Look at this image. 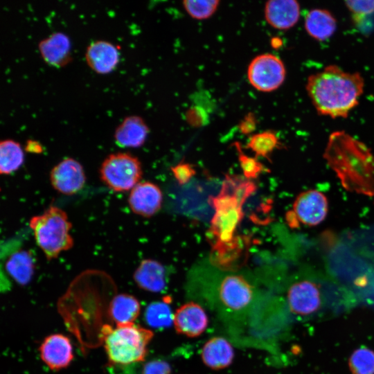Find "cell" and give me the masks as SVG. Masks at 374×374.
Returning a JSON list of instances; mask_svg holds the SVG:
<instances>
[{
  "instance_id": "24",
  "label": "cell",
  "mask_w": 374,
  "mask_h": 374,
  "mask_svg": "<svg viewBox=\"0 0 374 374\" xmlns=\"http://www.w3.org/2000/svg\"><path fill=\"white\" fill-rule=\"evenodd\" d=\"M141 305L138 299L129 294H118L112 300L109 313L116 324L134 322L139 317Z\"/></svg>"
},
{
  "instance_id": "25",
  "label": "cell",
  "mask_w": 374,
  "mask_h": 374,
  "mask_svg": "<svg viewBox=\"0 0 374 374\" xmlns=\"http://www.w3.org/2000/svg\"><path fill=\"white\" fill-rule=\"evenodd\" d=\"M24 153L20 143L12 139L0 142V173L9 175L17 171L24 163Z\"/></svg>"
},
{
  "instance_id": "13",
  "label": "cell",
  "mask_w": 374,
  "mask_h": 374,
  "mask_svg": "<svg viewBox=\"0 0 374 374\" xmlns=\"http://www.w3.org/2000/svg\"><path fill=\"white\" fill-rule=\"evenodd\" d=\"M172 324L178 334L193 338L205 332L208 327V318L200 305L190 301L176 310Z\"/></svg>"
},
{
  "instance_id": "9",
  "label": "cell",
  "mask_w": 374,
  "mask_h": 374,
  "mask_svg": "<svg viewBox=\"0 0 374 374\" xmlns=\"http://www.w3.org/2000/svg\"><path fill=\"white\" fill-rule=\"evenodd\" d=\"M326 299L319 285L309 280L292 284L287 292L290 310L299 316H312L323 308Z\"/></svg>"
},
{
  "instance_id": "3",
  "label": "cell",
  "mask_w": 374,
  "mask_h": 374,
  "mask_svg": "<svg viewBox=\"0 0 374 374\" xmlns=\"http://www.w3.org/2000/svg\"><path fill=\"white\" fill-rule=\"evenodd\" d=\"M256 190L251 180L237 175H226L220 193L211 196L215 213L208 231L212 243H226L233 240L235 231L244 217L243 206Z\"/></svg>"
},
{
  "instance_id": "33",
  "label": "cell",
  "mask_w": 374,
  "mask_h": 374,
  "mask_svg": "<svg viewBox=\"0 0 374 374\" xmlns=\"http://www.w3.org/2000/svg\"><path fill=\"white\" fill-rule=\"evenodd\" d=\"M142 374H171V367L166 361L152 360L145 365Z\"/></svg>"
},
{
  "instance_id": "11",
  "label": "cell",
  "mask_w": 374,
  "mask_h": 374,
  "mask_svg": "<svg viewBox=\"0 0 374 374\" xmlns=\"http://www.w3.org/2000/svg\"><path fill=\"white\" fill-rule=\"evenodd\" d=\"M253 288L242 275L226 276L218 287V296L228 309L240 311L247 308L253 298Z\"/></svg>"
},
{
  "instance_id": "22",
  "label": "cell",
  "mask_w": 374,
  "mask_h": 374,
  "mask_svg": "<svg viewBox=\"0 0 374 374\" xmlns=\"http://www.w3.org/2000/svg\"><path fill=\"white\" fill-rule=\"evenodd\" d=\"M305 29L308 34L318 41L329 39L337 29L335 17L327 10L315 8L305 17Z\"/></svg>"
},
{
  "instance_id": "6",
  "label": "cell",
  "mask_w": 374,
  "mask_h": 374,
  "mask_svg": "<svg viewBox=\"0 0 374 374\" xmlns=\"http://www.w3.org/2000/svg\"><path fill=\"white\" fill-rule=\"evenodd\" d=\"M99 175L101 181L114 192L130 191L141 182L142 165L136 157L129 152L112 153L102 162Z\"/></svg>"
},
{
  "instance_id": "12",
  "label": "cell",
  "mask_w": 374,
  "mask_h": 374,
  "mask_svg": "<svg viewBox=\"0 0 374 374\" xmlns=\"http://www.w3.org/2000/svg\"><path fill=\"white\" fill-rule=\"evenodd\" d=\"M163 193L160 187L151 181L139 182L130 191L127 198L129 207L132 213L149 218L156 215L161 208Z\"/></svg>"
},
{
  "instance_id": "7",
  "label": "cell",
  "mask_w": 374,
  "mask_h": 374,
  "mask_svg": "<svg viewBox=\"0 0 374 374\" xmlns=\"http://www.w3.org/2000/svg\"><path fill=\"white\" fill-rule=\"evenodd\" d=\"M286 69L283 61L271 53L255 57L247 69V78L253 88L262 92H271L284 82Z\"/></svg>"
},
{
  "instance_id": "8",
  "label": "cell",
  "mask_w": 374,
  "mask_h": 374,
  "mask_svg": "<svg viewBox=\"0 0 374 374\" xmlns=\"http://www.w3.org/2000/svg\"><path fill=\"white\" fill-rule=\"evenodd\" d=\"M328 203L326 195L317 190L301 193L295 199L293 210L287 218L307 226H316L323 222L328 213Z\"/></svg>"
},
{
  "instance_id": "32",
  "label": "cell",
  "mask_w": 374,
  "mask_h": 374,
  "mask_svg": "<svg viewBox=\"0 0 374 374\" xmlns=\"http://www.w3.org/2000/svg\"><path fill=\"white\" fill-rule=\"evenodd\" d=\"M171 171L179 185L187 184L197 172L193 164L184 161L172 166Z\"/></svg>"
},
{
  "instance_id": "18",
  "label": "cell",
  "mask_w": 374,
  "mask_h": 374,
  "mask_svg": "<svg viewBox=\"0 0 374 374\" xmlns=\"http://www.w3.org/2000/svg\"><path fill=\"white\" fill-rule=\"evenodd\" d=\"M247 238L236 235L226 243H212L211 260L212 264L223 270H232L240 265L244 257Z\"/></svg>"
},
{
  "instance_id": "27",
  "label": "cell",
  "mask_w": 374,
  "mask_h": 374,
  "mask_svg": "<svg viewBox=\"0 0 374 374\" xmlns=\"http://www.w3.org/2000/svg\"><path fill=\"white\" fill-rule=\"evenodd\" d=\"M173 316L174 313L166 300L149 304L144 314L147 324L155 328L170 327L173 323Z\"/></svg>"
},
{
  "instance_id": "35",
  "label": "cell",
  "mask_w": 374,
  "mask_h": 374,
  "mask_svg": "<svg viewBox=\"0 0 374 374\" xmlns=\"http://www.w3.org/2000/svg\"><path fill=\"white\" fill-rule=\"evenodd\" d=\"M186 118L189 123L197 126L204 123L206 116L205 113L200 108L194 107L189 109L186 114Z\"/></svg>"
},
{
  "instance_id": "5",
  "label": "cell",
  "mask_w": 374,
  "mask_h": 374,
  "mask_svg": "<svg viewBox=\"0 0 374 374\" xmlns=\"http://www.w3.org/2000/svg\"><path fill=\"white\" fill-rule=\"evenodd\" d=\"M29 226L48 260L57 258L73 247V238L70 234L72 224L67 213L56 206H50L42 213L33 216Z\"/></svg>"
},
{
  "instance_id": "37",
  "label": "cell",
  "mask_w": 374,
  "mask_h": 374,
  "mask_svg": "<svg viewBox=\"0 0 374 374\" xmlns=\"http://www.w3.org/2000/svg\"><path fill=\"white\" fill-rule=\"evenodd\" d=\"M271 46L274 48H279L282 46V40L279 37H272L271 39Z\"/></svg>"
},
{
  "instance_id": "15",
  "label": "cell",
  "mask_w": 374,
  "mask_h": 374,
  "mask_svg": "<svg viewBox=\"0 0 374 374\" xmlns=\"http://www.w3.org/2000/svg\"><path fill=\"white\" fill-rule=\"evenodd\" d=\"M85 60L88 66L96 73H110L119 61L118 47L107 40L93 41L86 48Z\"/></svg>"
},
{
  "instance_id": "31",
  "label": "cell",
  "mask_w": 374,
  "mask_h": 374,
  "mask_svg": "<svg viewBox=\"0 0 374 374\" xmlns=\"http://www.w3.org/2000/svg\"><path fill=\"white\" fill-rule=\"evenodd\" d=\"M345 4L356 23L374 12V1H346Z\"/></svg>"
},
{
  "instance_id": "14",
  "label": "cell",
  "mask_w": 374,
  "mask_h": 374,
  "mask_svg": "<svg viewBox=\"0 0 374 374\" xmlns=\"http://www.w3.org/2000/svg\"><path fill=\"white\" fill-rule=\"evenodd\" d=\"M39 350L42 361L53 371L66 368L73 359L71 341L62 334H52L45 337Z\"/></svg>"
},
{
  "instance_id": "17",
  "label": "cell",
  "mask_w": 374,
  "mask_h": 374,
  "mask_svg": "<svg viewBox=\"0 0 374 374\" xmlns=\"http://www.w3.org/2000/svg\"><path fill=\"white\" fill-rule=\"evenodd\" d=\"M300 5L295 0H271L265 6L267 22L278 30H288L299 21Z\"/></svg>"
},
{
  "instance_id": "10",
  "label": "cell",
  "mask_w": 374,
  "mask_h": 374,
  "mask_svg": "<svg viewBox=\"0 0 374 374\" xmlns=\"http://www.w3.org/2000/svg\"><path fill=\"white\" fill-rule=\"evenodd\" d=\"M86 175L82 165L73 158L66 157L51 170L49 179L52 187L65 195L80 192L86 183Z\"/></svg>"
},
{
  "instance_id": "16",
  "label": "cell",
  "mask_w": 374,
  "mask_h": 374,
  "mask_svg": "<svg viewBox=\"0 0 374 374\" xmlns=\"http://www.w3.org/2000/svg\"><path fill=\"white\" fill-rule=\"evenodd\" d=\"M38 48L44 61L51 66L62 67L71 61L70 39L64 33H52L39 42Z\"/></svg>"
},
{
  "instance_id": "28",
  "label": "cell",
  "mask_w": 374,
  "mask_h": 374,
  "mask_svg": "<svg viewBox=\"0 0 374 374\" xmlns=\"http://www.w3.org/2000/svg\"><path fill=\"white\" fill-rule=\"evenodd\" d=\"M353 374H374V351L362 346L353 351L349 358Z\"/></svg>"
},
{
  "instance_id": "20",
  "label": "cell",
  "mask_w": 374,
  "mask_h": 374,
  "mask_svg": "<svg viewBox=\"0 0 374 374\" xmlns=\"http://www.w3.org/2000/svg\"><path fill=\"white\" fill-rule=\"evenodd\" d=\"M149 127L139 116H128L116 127L114 139L121 148H139L142 146L149 134Z\"/></svg>"
},
{
  "instance_id": "30",
  "label": "cell",
  "mask_w": 374,
  "mask_h": 374,
  "mask_svg": "<svg viewBox=\"0 0 374 374\" xmlns=\"http://www.w3.org/2000/svg\"><path fill=\"white\" fill-rule=\"evenodd\" d=\"M187 13L193 19L202 20L211 17L217 10L218 0H185L182 2Z\"/></svg>"
},
{
  "instance_id": "23",
  "label": "cell",
  "mask_w": 374,
  "mask_h": 374,
  "mask_svg": "<svg viewBox=\"0 0 374 374\" xmlns=\"http://www.w3.org/2000/svg\"><path fill=\"white\" fill-rule=\"evenodd\" d=\"M5 268L7 273L16 283L25 285L31 280L33 276L35 260L29 251L18 250L8 258Z\"/></svg>"
},
{
  "instance_id": "4",
  "label": "cell",
  "mask_w": 374,
  "mask_h": 374,
  "mask_svg": "<svg viewBox=\"0 0 374 374\" xmlns=\"http://www.w3.org/2000/svg\"><path fill=\"white\" fill-rule=\"evenodd\" d=\"M104 346L110 364L127 366L142 362L148 353V345L154 334L134 322L117 324L102 330Z\"/></svg>"
},
{
  "instance_id": "34",
  "label": "cell",
  "mask_w": 374,
  "mask_h": 374,
  "mask_svg": "<svg viewBox=\"0 0 374 374\" xmlns=\"http://www.w3.org/2000/svg\"><path fill=\"white\" fill-rule=\"evenodd\" d=\"M256 124V117L253 113L249 112L240 121L238 128L242 134L247 135L255 130Z\"/></svg>"
},
{
  "instance_id": "21",
  "label": "cell",
  "mask_w": 374,
  "mask_h": 374,
  "mask_svg": "<svg viewBox=\"0 0 374 374\" xmlns=\"http://www.w3.org/2000/svg\"><path fill=\"white\" fill-rule=\"evenodd\" d=\"M203 363L213 370H221L229 366L234 358V350L225 338L214 337L208 339L201 350Z\"/></svg>"
},
{
  "instance_id": "26",
  "label": "cell",
  "mask_w": 374,
  "mask_h": 374,
  "mask_svg": "<svg viewBox=\"0 0 374 374\" xmlns=\"http://www.w3.org/2000/svg\"><path fill=\"white\" fill-rule=\"evenodd\" d=\"M280 145L276 132L267 130L251 136L246 147L255 154V157L269 159L271 154Z\"/></svg>"
},
{
  "instance_id": "1",
  "label": "cell",
  "mask_w": 374,
  "mask_h": 374,
  "mask_svg": "<svg viewBox=\"0 0 374 374\" xmlns=\"http://www.w3.org/2000/svg\"><path fill=\"white\" fill-rule=\"evenodd\" d=\"M364 87L359 73L331 64L310 75L305 88L318 114L336 118H346L358 105Z\"/></svg>"
},
{
  "instance_id": "19",
  "label": "cell",
  "mask_w": 374,
  "mask_h": 374,
  "mask_svg": "<svg viewBox=\"0 0 374 374\" xmlns=\"http://www.w3.org/2000/svg\"><path fill=\"white\" fill-rule=\"evenodd\" d=\"M166 269L159 261L147 258L141 261L133 274L137 286L150 292H160L166 287Z\"/></svg>"
},
{
  "instance_id": "36",
  "label": "cell",
  "mask_w": 374,
  "mask_h": 374,
  "mask_svg": "<svg viewBox=\"0 0 374 374\" xmlns=\"http://www.w3.org/2000/svg\"><path fill=\"white\" fill-rule=\"evenodd\" d=\"M24 150L30 153L40 154L43 152L44 148L38 141L28 139L26 142Z\"/></svg>"
},
{
  "instance_id": "29",
  "label": "cell",
  "mask_w": 374,
  "mask_h": 374,
  "mask_svg": "<svg viewBox=\"0 0 374 374\" xmlns=\"http://www.w3.org/2000/svg\"><path fill=\"white\" fill-rule=\"evenodd\" d=\"M233 145L237 151L238 161L244 178L249 180L256 179L262 172L267 171L265 166L256 157H249L242 151L240 142H234Z\"/></svg>"
},
{
  "instance_id": "2",
  "label": "cell",
  "mask_w": 374,
  "mask_h": 374,
  "mask_svg": "<svg viewBox=\"0 0 374 374\" xmlns=\"http://www.w3.org/2000/svg\"><path fill=\"white\" fill-rule=\"evenodd\" d=\"M324 158L344 188L374 195V154L364 143L344 131L332 132Z\"/></svg>"
}]
</instances>
